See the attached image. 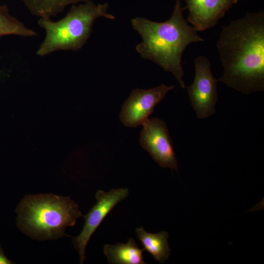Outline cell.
Returning a JSON list of instances; mask_svg holds the SVG:
<instances>
[{
	"label": "cell",
	"instance_id": "obj_10",
	"mask_svg": "<svg viewBox=\"0 0 264 264\" xmlns=\"http://www.w3.org/2000/svg\"><path fill=\"white\" fill-rule=\"evenodd\" d=\"M143 250L133 238H130L126 243L106 244L104 246V253L111 264H145Z\"/></svg>",
	"mask_w": 264,
	"mask_h": 264
},
{
	"label": "cell",
	"instance_id": "obj_2",
	"mask_svg": "<svg viewBox=\"0 0 264 264\" xmlns=\"http://www.w3.org/2000/svg\"><path fill=\"white\" fill-rule=\"evenodd\" d=\"M180 0H176L170 19L156 22L144 17L131 20L132 28L141 36L142 41L135 47L141 57L154 62L175 76L182 88L183 80L182 54L191 44L204 42L198 31L189 25L183 16Z\"/></svg>",
	"mask_w": 264,
	"mask_h": 264
},
{
	"label": "cell",
	"instance_id": "obj_9",
	"mask_svg": "<svg viewBox=\"0 0 264 264\" xmlns=\"http://www.w3.org/2000/svg\"><path fill=\"white\" fill-rule=\"evenodd\" d=\"M189 15L187 18L197 31L215 26L238 0H186Z\"/></svg>",
	"mask_w": 264,
	"mask_h": 264
},
{
	"label": "cell",
	"instance_id": "obj_4",
	"mask_svg": "<svg viewBox=\"0 0 264 264\" xmlns=\"http://www.w3.org/2000/svg\"><path fill=\"white\" fill-rule=\"evenodd\" d=\"M107 2L95 4L92 0L73 4L62 19L39 18L37 23L45 32L36 54L44 57L59 51H78L90 38L95 21L100 17L115 20L109 13Z\"/></svg>",
	"mask_w": 264,
	"mask_h": 264
},
{
	"label": "cell",
	"instance_id": "obj_8",
	"mask_svg": "<svg viewBox=\"0 0 264 264\" xmlns=\"http://www.w3.org/2000/svg\"><path fill=\"white\" fill-rule=\"evenodd\" d=\"M174 88L173 85L162 84L148 89H133L121 108L119 113L120 121L129 128L142 125L153 112L155 107Z\"/></svg>",
	"mask_w": 264,
	"mask_h": 264
},
{
	"label": "cell",
	"instance_id": "obj_6",
	"mask_svg": "<svg viewBox=\"0 0 264 264\" xmlns=\"http://www.w3.org/2000/svg\"><path fill=\"white\" fill-rule=\"evenodd\" d=\"M142 126L140 146L160 167L177 170L178 162L166 123L158 118H151Z\"/></svg>",
	"mask_w": 264,
	"mask_h": 264
},
{
	"label": "cell",
	"instance_id": "obj_7",
	"mask_svg": "<svg viewBox=\"0 0 264 264\" xmlns=\"http://www.w3.org/2000/svg\"><path fill=\"white\" fill-rule=\"evenodd\" d=\"M129 195L128 188L112 189L108 192L99 190L95 194L96 203L85 216V222L81 233L73 237L74 248L82 264L86 259V248L91 236L111 210Z\"/></svg>",
	"mask_w": 264,
	"mask_h": 264
},
{
	"label": "cell",
	"instance_id": "obj_14",
	"mask_svg": "<svg viewBox=\"0 0 264 264\" xmlns=\"http://www.w3.org/2000/svg\"><path fill=\"white\" fill-rule=\"evenodd\" d=\"M13 263L12 261L9 260L5 256L0 244V264H11Z\"/></svg>",
	"mask_w": 264,
	"mask_h": 264
},
{
	"label": "cell",
	"instance_id": "obj_12",
	"mask_svg": "<svg viewBox=\"0 0 264 264\" xmlns=\"http://www.w3.org/2000/svg\"><path fill=\"white\" fill-rule=\"evenodd\" d=\"M92 0H21L30 13L39 18H51L69 5Z\"/></svg>",
	"mask_w": 264,
	"mask_h": 264
},
{
	"label": "cell",
	"instance_id": "obj_5",
	"mask_svg": "<svg viewBox=\"0 0 264 264\" xmlns=\"http://www.w3.org/2000/svg\"><path fill=\"white\" fill-rule=\"evenodd\" d=\"M195 75L193 83L187 88L191 106L197 116L205 119L216 112L218 80L213 76L209 60L199 56L194 61Z\"/></svg>",
	"mask_w": 264,
	"mask_h": 264
},
{
	"label": "cell",
	"instance_id": "obj_1",
	"mask_svg": "<svg viewBox=\"0 0 264 264\" xmlns=\"http://www.w3.org/2000/svg\"><path fill=\"white\" fill-rule=\"evenodd\" d=\"M217 47L223 69L218 81L242 94L264 91L263 11L222 26Z\"/></svg>",
	"mask_w": 264,
	"mask_h": 264
},
{
	"label": "cell",
	"instance_id": "obj_13",
	"mask_svg": "<svg viewBox=\"0 0 264 264\" xmlns=\"http://www.w3.org/2000/svg\"><path fill=\"white\" fill-rule=\"evenodd\" d=\"M34 37L38 33L14 17L5 4H0V38L5 36Z\"/></svg>",
	"mask_w": 264,
	"mask_h": 264
},
{
	"label": "cell",
	"instance_id": "obj_3",
	"mask_svg": "<svg viewBox=\"0 0 264 264\" xmlns=\"http://www.w3.org/2000/svg\"><path fill=\"white\" fill-rule=\"evenodd\" d=\"M17 224L20 230L39 241L68 236L65 231L83 217L78 204L69 197L53 194L28 195L16 208Z\"/></svg>",
	"mask_w": 264,
	"mask_h": 264
},
{
	"label": "cell",
	"instance_id": "obj_11",
	"mask_svg": "<svg viewBox=\"0 0 264 264\" xmlns=\"http://www.w3.org/2000/svg\"><path fill=\"white\" fill-rule=\"evenodd\" d=\"M136 234L144 250L148 252L154 259L163 263L169 258L171 249L168 242V233L161 231L153 234L147 232L143 227L136 228Z\"/></svg>",
	"mask_w": 264,
	"mask_h": 264
}]
</instances>
